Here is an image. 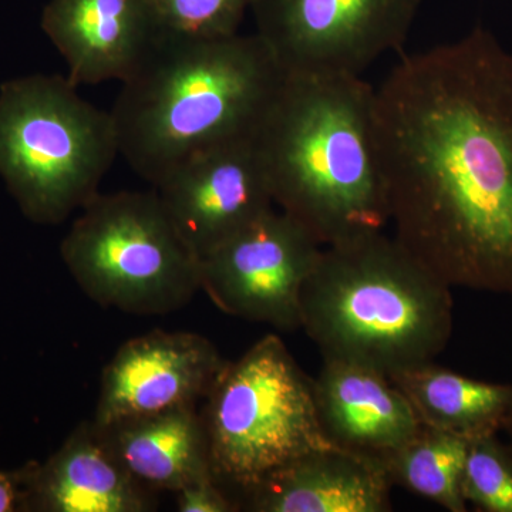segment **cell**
<instances>
[{
    "mask_svg": "<svg viewBox=\"0 0 512 512\" xmlns=\"http://www.w3.org/2000/svg\"><path fill=\"white\" fill-rule=\"evenodd\" d=\"M373 134L396 241L451 288L512 299V52L476 28L404 56Z\"/></svg>",
    "mask_w": 512,
    "mask_h": 512,
    "instance_id": "1",
    "label": "cell"
},
{
    "mask_svg": "<svg viewBox=\"0 0 512 512\" xmlns=\"http://www.w3.org/2000/svg\"><path fill=\"white\" fill-rule=\"evenodd\" d=\"M375 89L352 74H288L255 136L275 205L322 247L383 231Z\"/></svg>",
    "mask_w": 512,
    "mask_h": 512,
    "instance_id": "2",
    "label": "cell"
},
{
    "mask_svg": "<svg viewBox=\"0 0 512 512\" xmlns=\"http://www.w3.org/2000/svg\"><path fill=\"white\" fill-rule=\"evenodd\" d=\"M286 76L256 33L215 40L164 35L110 111L120 154L157 185L197 151L255 137Z\"/></svg>",
    "mask_w": 512,
    "mask_h": 512,
    "instance_id": "3",
    "label": "cell"
},
{
    "mask_svg": "<svg viewBox=\"0 0 512 512\" xmlns=\"http://www.w3.org/2000/svg\"><path fill=\"white\" fill-rule=\"evenodd\" d=\"M383 231L323 247L301 293V329L323 359L384 375L433 362L453 333V295Z\"/></svg>",
    "mask_w": 512,
    "mask_h": 512,
    "instance_id": "4",
    "label": "cell"
},
{
    "mask_svg": "<svg viewBox=\"0 0 512 512\" xmlns=\"http://www.w3.org/2000/svg\"><path fill=\"white\" fill-rule=\"evenodd\" d=\"M119 154L110 111L84 100L69 77L0 86V178L28 220L57 225L82 210Z\"/></svg>",
    "mask_w": 512,
    "mask_h": 512,
    "instance_id": "5",
    "label": "cell"
},
{
    "mask_svg": "<svg viewBox=\"0 0 512 512\" xmlns=\"http://www.w3.org/2000/svg\"><path fill=\"white\" fill-rule=\"evenodd\" d=\"M60 245L76 284L106 309L170 315L201 291V259L181 237L157 191L97 194Z\"/></svg>",
    "mask_w": 512,
    "mask_h": 512,
    "instance_id": "6",
    "label": "cell"
},
{
    "mask_svg": "<svg viewBox=\"0 0 512 512\" xmlns=\"http://www.w3.org/2000/svg\"><path fill=\"white\" fill-rule=\"evenodd\" d=\"M204 400L212 476L239 500L296 458L335 447L320 429L311 377L278 336L227 360Z\"/></svg>",
    "mask_w": 512,
    "mask_h": 512,
    "instance_id": "7",
    "label": "cell"
},
{
    "mask_svg": "<svg viewBox=\"0 0 512 512\" xmlns=\"http://www.w3.org/2000/svg\"><path fill=\"white\" fill-rule=\"evenodd\" d=\"M421 0H255L256 35L288 74L360 76L402 49Z\"/></svg>",
    "mask_w": 512,
    "mask_h": 512,
    "instance_id": "8",
    "label": "cell"
},
{
    "mask_svg": "<svg viewBox=\"0 0 512 512\" xmlns=\"http://www.w3.org/2000/svg\"><path fill=\"white\" fill-rule=\"evenodd\" d=\"M322 245L275 208L201 261V291L227 315L301 329V293Z\"/></svg>",
    "mask_w": 512,
    "mask_h": 512,
    "instance_id": "9",
    "label": "cell"
},
{
    "mask_svg": "<svg viewBox=\"0 0 512 512\" xmlns=\"http://www.w3.org/2000/svg\"><path fill=\"white\" fill-rule=\"evenodd\" d=\"M154 190L201 261L275 205L255 137L191 154Z\"/></svg>",
    "mask_w": 512,
    "mask_h": 512,
    "instance_id": "10",
    "label": "cell"
},
{
    "mask_svg": "<svg viewBox=\"0 0 512 512\" xmlns=\"http://www.w3.org/2000/svg\"><path fill=\"white\" fill-rule=\"evenodd\" d=\"M227 360L205 336L153 330L127 340L101 375L94 423L197 406Z\"/></svg>",
    "mask_w": 512,
    "mask_h": 512,
    "instance_id": "11",
    "label": "cell"
},
{
    "mask_svg": "<svg viewBox=\"0 0 512 512\" xmlns=\"http://www.w3.org/2000/svg\"><path fill=\"white\" fill-rule=\"evenodd\" d=\"M42 29L77 87L127 82L164 36L150 0H50Z\"/></svg>",
    "mask_w": 512,
    "mask_h": 512,
    "instance_id": "12",
    "label": "cell"
},
{
    "mask_svg": "<svg viewBox=\"0 0 512 512\" xmlns=\"http://www.w3.org/2000/svg\"><path fill=\"white\" fill-rule=\"evenodd\" d=\"M320 429L333 446L382 461L419 433L412 404L373 367L323 359L312 379Z\"/></svg>",
    "mask_w": 512,
    "mask_h": 512,
    "instance_id": "13",
    "label": "cell"
},
{
    "mask_svg": "<svg viewBox=\"0 0 512 512\" xmlns=\"http://www.w3.org/2000/svg\"><path fill=\"white\" fill-rule=\"evenodd\" d=\"M23 511L150 512L154 491L134 480L104 443L94 421H83L45 463L23 467Z\"/></svg>",
    "mask_w": 512,
    "mask_h": 512,
    "instance_id": "14",
    "label": "cell"
},
{
    "mask_svg": "<svg viewBox=\"0 0 512 512\" xmlns=\"http://www.w3.org/2000/svg\"><path fill=\"white\" fill-rule=\"evenodd\" d=\"M393 483L382 461L338 447L296 458L242 495L252 512H387Z\"/></svg>",
    "mask_w": 512,
    "mask_h": 512,
    "instance_id": "15",
    "label": "cell"
},
{
    "mask_svg": "<svg viewBox=\"0 0 512 512\" xmlns=\"http://www.w3.org/2000/svg\"><path fill=\"white\" fill-rule=\"evenodd\" d=\"M97 427L121 467L148 490L178 493L187 485L214 478L207 430L197 406Z\"/></svg>",
    "mask_w": 512,
    "mask_h": 512,
    "instance_id": "16",
    "label": "cell"
},
{
    "mask_svg": "<svg viewBox=\"0 0 512 512\" xmlns=\"http://www.w3.org/2000/svg\"><path fill=\"white\" fill-rule=\"evenodd\" d=\"M423 426L466 437L498 434L512 409V384L484 382L433 362L389 375Z\"/></svg>",
    "mask_w": 512,
    "mask_h": 512,
    "instance_id": "17",
    "label": "cell"
},
{
    "mask_svg": "<svg viewBox=\"0 0 512 512\" xmlns=\"http://www.w3.org/2000/svg\"><path fill=\"white\" fill-rule=\"evenodd\" d=\"M466 437L421 424L419 433L383 460L393 485L427 498L450 512H466L463 497Z\"/></svg>",
    "mask_w": 512,
    "mask_h": 512,
    "instance_id": "18",
    "label": "cell"
},
{
    "mask_svg": "<svg viewBox=\"0 0 512 512\" xmlns=\"http://www.w3.org/2000/svg\"><path fill=\"white\" fill-rule=\"evenodd\" d=\"M463 497L481 512H512V451L501 434L468 440Z\"/></svg>",
    "mask_w": 512,
    "mask_h": 512,
    "instance_id": "19",
    "label": "cell"
},
{
    "mask_svg": "<svg viewBox=\"0 0 512 512\" xmlns=\"http://www.w3.org/2000/svg\"><path fill=\"white\" fill-rule=\"evenodd\" d=\"M255 0H150L164 35L215 40L238 35Z\"/></svg>",
    "mask_w": 512,
    "mask_h": 512,
    "instance_id": "20",
    "label": "cell"
},
{
    "mask_svg": "<svg viewBox=\"0 0 512 512\" xmlns=\"http://www.w3.org/2000/svg\"><path fill=\"white\" fill-rule=\"evenodd\" d=\"M177 494V510L180 512H234L238 511L227 491L215 478L187 485Z\"/></svg>",
    "mask_w": 512,
    "mask_h": 512,
    "instance_id": "21",
    "label": "cell"
},
{
    "mask_svg": "<svg viewBox=\"0 0 512 512\" xmlns=\"http://www.w3.org/2000/svg\"><path fill=\"white\" fill-rule=\"evenodd\" d=\"M23 511L22 471L0 470V512Z\"/></svg>",
    "mask_w": 512,
    "mask_h": 512,
    "instance_id": "22",
    "label": "cell"
},
{
    "mask_svg": "<svg viewBox=\"0 0 512 512\" xmlns=\"http://www.w3.org/2000/svg\"><path fill=\"white\" fill-rule=\"evenodd\" d=\"M501 437H503L507 446L510 447L512 451V409L510 414H508L507 420H505L503 430H501Z\"/></svg>",
    "mask_w": 512,
    "mask_h": 512,
    "instance_id": "23",
    "label": "cell"
}]
</instances>
